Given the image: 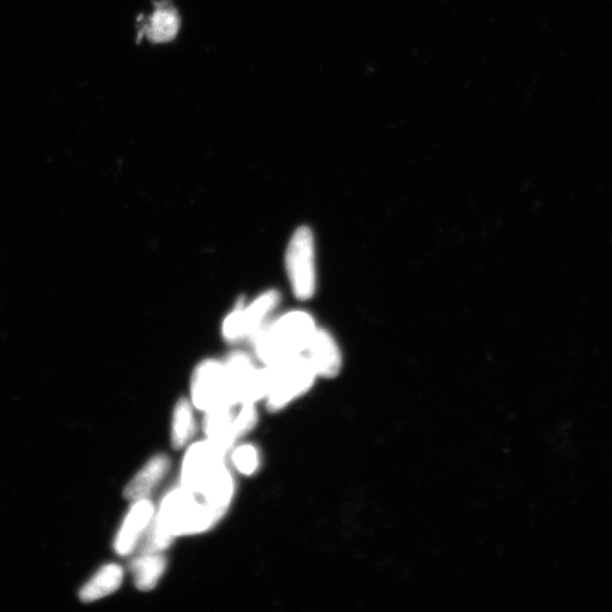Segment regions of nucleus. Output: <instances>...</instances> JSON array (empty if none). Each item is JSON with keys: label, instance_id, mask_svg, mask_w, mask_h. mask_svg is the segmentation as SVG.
<instances>
[{"label": "nucleus", "instance_id": "obj_1", "mask_svg": "<svg viewBox=\"0 0 612 612\" xmlns=\"http://www.w3.org/2000/svg\"><path fill=\"white\" fill-rule=\"evenodd\" d=\"M223 517L197 495L178 487L170 490L161 500L148 532L160 542L173 544L178 537L214 529Z\"/></svg>", "mask_w": 612, "mask_h": 612}, {"label": "nucleus", "instance_id": "obj_2", "mask_svg": "<svg viewBox=\"0 0 612 612\" xmlns=\"http://www.w3.org/2000/svg\"><path fill=\"white\" fill-rule=\"evenodd\" d=\"M317 326L308 312L291 311L267 322L254 336L255 354L265 367L304 354Z\"/></svg>", "mask_w": 612, "mask_h": 612}, {"label": "nucleus", "instance_id": "obj_3", "mask_svg": "<svg viewBox=\"0 0 612 612\" xmlns=\"http://www.w3.org/2000/svg\"><path fill=\"white\" fill-rule=\"evenodd\" d=\"M268 371L266 403L268 411H283L313 387L318 378L308 357L297 355L271 367Z\"/></svg>", "mask_w": 612, "mask_h": 612}, {"label": "nucleus", "instance_id": "obj_4", "mask_svg": "<svg viewBox=\"0 0 612 612\" xmlns=\"http://www.w3.org/2000/svg\"><path fill=\"white\" fill-rule=\"evenodd\" d=\"M289 283L296 299L306 301L316 293V246L311 228L301 226L289 240L285 254Z\"/></svg>", "mask_w": 612, "mask_h": 612}, {"label": "nucleus", "instance_id": "obj_5", "mask_svg": "<svg viewBox=\"0 0 612 612\" xmlns=\"http://www.w3.org/2000/svg\"><path fill=\"white\" fill-rule=\"evenodd\" d=\"M191 403L203 413L235 403L224 362L208 359L195 368L191 380Z\"/></svg>", "mask_w": 612, "mask_h": 612}, {"label": "nucleus", "instance_id": "obj_6", "mask_svg": "<svg viewBox=\"0 0 612 612\" xmlns=\"http://www.w3.org/2000/svg\"><path fill=\"white\" fill-rule=\"evenodd\" d=\"M279 301V293L271 289V291L259 295L248 305L238 303L223 322L221 333H223L224 338L231 343L240 342L245 338L253 339L266 325L270 314L277 308Z\"/></svg>", "mask_w": 612, "mask_h": 612}, {"label": "nucleus", "instance_id": "obj_7", "mask_svg": "<svg viewBox=\"0 0 612 612\" xmlns=\"http://www.w3.org/2000/svg\"><path fill=\"white\" fill-rule=\"evenodd\" d=\"M227 456L207 439L194 442L186 450L183 458L180 487L200 496L208 484L227 465Z\"/></svg>", "mask_w": 612, "mask_h": 612}, {"label": "nucleus", "instance_id": "obj_8", "mask_svg": "<svg viewBox=\"0 0 612 612\" xmlns=\"http://www.w3.org/2000/svg\"><path fill=\"white\" fill-rule=\"evenodd\" d=\"M224 364L235 403L257 404L266 398L267 367L258 368L252 357L241 351L229 354Z\"/></svg>", "mask_w": 612, "mask_h": 612}, {"label": "nucleus", "instance_id": "obj_9", "mask_svg": "<svg viewBox=\"0 0 612 612\" xmlns=\"http://www.w3.org/2000/svg\"><path fill=\"white\" fill-rule=\"evenodd\" d=\"M132 503L114 541V550L121 557L133 554L156 515V506L149 498Z\"/></svg>", "mask_w": 612, "mask_h": 612}, {"label": "nucleus", "instance_id": "obj_10", "mask_svg": "<svg viewBox=\"0 0 612 612\" xmlns=\"http://www.w3.org/2000/svg\"><path fill=\"white\" fill-rule=\"evenodd\" d=\"M238 403L227 404L204 413L203 431L206 439L228 455L242 437L237 427Z\"/></svg>", "mask_w": 612, "mask_h": 612}, {"label": "nucleus", "instance_id": "obj_11", "mask_svg": "<svg viewBox=\"0 0 612 612\" xmlns=\"http://www.w3.org/2000/svg\"><path fill=\"white\" fill-rule=\"evenodd\" d=\"M304 355L318 377L335 378L342 370V353L335 338L325 329L317 328Z\"/></svg>", "mask_w": 612, "mask_h": 612}, {"label": "nucleus", "instance_id": "obj_12", "mask_svg": "<svg viewBox=\"0 0 612 612\" xmlns=\"http://www.w3.org/2000/svg\"><path fill=\"white\" fill-rule=\"evenodd\" d=\"M172 467L169 456L158 454L152 456L142 469L134 475L124 489V498L130 501L149 498L161 482L164 481Z\"/></svg>", "mask_w": 612, "mask_h": 612}, {"label": "nucleus", "instance_id": "obj_13", "mask_svg": "<svg viewBox=\"0 0 612 612\" xmlns=\"http://www.w3.org/2000/svg\"><path fill=\"white\" fill-rule=\"evenodd\" d=\"M124 581V569L117 564H108L99 569L91 580L80 591V599L91 603L108 597L121 588Z\"/></svg>", "mask_w": 612, "mask_h": 612}, {"label": "nucleus", "instance_id": "obj_14", "mask_svg": "<svg viewBox=\"0 0 612 612\" xmlns=\"http://www.w3.org/2000/svg\"><path fill=\"white\" fill-rule=\"evenodd\" d=\"M166 569L167 558L163 554H140L131 563L136 589L141 592L155 590Z\"/></svg>", "mask_w": 612, "mask_h": 612}, {"label": "nucleus", "instance_id": "obj_15", "mask_svg": "<svg viewBox=\"0 0 612 612\" xmlns=\"http://www.w3.org/2000/svg\"><path fill=\"white\" fill-rule=\"evenodd\" d=\"M194 406L186 398L178 399L173 412L172 445L180 450L189 444L197 432Z\"/></svg>", "mask_w": 612, "mask_h": 612}, {"label": "nucleus", "instance_id": "obj_16", "mask_svg": "<svg viewBox=\"0 0 612 612\" xmlns=\"http://www.w3.org/2000/svg\"><path fill=\"white\" fill-rule=\"evenodd\" d=\"M231 458L235 469L243 475L251 476L260 469L259 450L251 444L234 447Z\"/></svg>", "mask_w": 612, "mask_h": 612}, {"label": "nucleus", "instance_id": "obj_17", "mask_svg": "<svg viewBox=\"0 0 612 612\" xmlns=\"http://www.w3.org/2000/svg\"><path fill=\"white\" fill-rule=\"evenodd\" d=\"M155 14V13H153ZM177 19L173 11L159 10L150 21V36L155 40L172 38L176 33Z\"/></svg>", "mask_w": 612, "mask_h": 612}]
</instances>
